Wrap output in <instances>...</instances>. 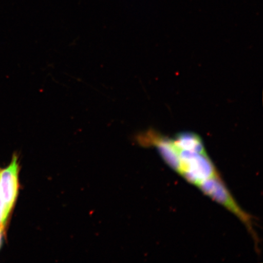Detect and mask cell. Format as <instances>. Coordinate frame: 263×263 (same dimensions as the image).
<instances>
[{
    "mask_svg": "<svg viewBox=\"0 0 263 263\" xmlns=\"http://www.w3.org/2000/svg\"><path fill=\"white\" fill-rule=\"evenodd\" d=\"M179 149L181 176L198 186L206 179L219 176L215 165L207 154H200Z\"/></svg>",
    "mask_w": 263,
    "mask_h": 263,
    "instance_id": "7a4b0ae2",
    "label": "cell"
},
{
    "mask_svg": "<svg viewBox=\"0 0 263 263\" xmlns=\"http://www.w3.org/2000/svg\"><path fill=\"white\" fill-rule=\"evenodd\" d=\"M18 174L19 164L16 156L13 157L8 167L0 168V195L10 213L14 208L18 194Z\"/></svg>",
    "mask_w": 263,
    "mask_h": 263,
    "instance_id": "277c9868",
    "label": "cell"
},
{
    "mask_svg": "<svg viewBox=\"0 0 263 263\" xmlns=\"http://www.w3.org/2000/svg\"><path fill=\"white\" fill-rule=\"evenodd\" d=\"M5 233V228H2L0 227V248H1V246L3 242V235H4Z\"/></svg>",
    "mask_w": 263,
    "mask_h": 263,
    "instance_id": "52a82bcc",
    "label": "cell"
},
{
    "mask_svg": "<svg viewBox=\"0 0 263 263\" xmlns=\"http://www.w3.org/2000/svg\"><path fill=\"white\" fill-rule=\"evenodd\" d=\"M139 142L144 146H153L158 151L166 163L175 172L180 174L181 166L179 147L173 139L163 136L152 130L138 137Z\"/></svg>",
    "mask_w": 263,
    "mask_h": 263,
    "instance_id": "3957f363",
    "label": "cell"
},
{
    "mask_svg": "<svg viewBox=\"0 0 263 263\" xmlns=\"http://www.w3.org/2000/svg\"><path fill=\"white\" fill-rule=\"evenodd\" d=\"M197 186L206 195L225 206L230 212L237 216L244 223L256 243L257 242L258 239L253 228L251 216L240 208L219 176L203 181Z\"/></svg>",
    "mask_w": 263,
    "mask_h": 263,
    "instance_id": "6da1fadb",
    "label": "cell"
},
{
    "mask_svg": "<svg viewBox=\"0 0 263 263\" xmlns=\"http://www.w3.org/2000/svg\"><path fill=\"white\" fill-rule=\"evenodd\" d=\"M173 140L176 145L181 149L206 154L201 139L195 133L184 132L177 134Z\"/></svg>",
    "mask_w": 263,
    "mask_h": 263,
    "instance_id": "5b68a950",
    "label": "cell"
},
{
    "mask_svg": "<svg viewBox=\"0 0 263 263\" xmlns=\"http://www.w3.org/2000/svg\"><path fill=\"white\" fill-rule=\"evenodd\" d=\"M10 214L11 213L8 212L1 195H0V227L5 229Z\"/></svg>",
    "mask_w": 263,
    "mask_h": 263,
    "instance_id": "8992f818",
    "label": "cell"
}]
</instances>
